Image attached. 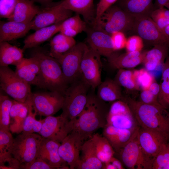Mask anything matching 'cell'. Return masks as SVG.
Here are the masks:
<instances>
[{"label": "cell", "mask_w": 169, "mask_h": 169, "mask_svg": "<svg viewBox=\"0 0 169 169\" xmlns=\"http://www.w3.org/2000/svg\"><path fill=\"white\" fill-rule=\"evenodd\" d=\"M91 89L87 104L76 119L74 130L78 131L85 141L90 138L98 129L107 125V117L110 106L100 99Z\"/></svg>", "instance_id": "6da1fadb"}, {"label": "cell", "mask_w": 169, "mask_h": 169, "mask_svg": "<svg viewBox=\"0 0 169 169\" xmlns=\"http://www.w3.org/2000/svg\"><path fill=\"white\" fill-rule=\"evenodd\" d=\"M140 127L162 133L169 137V112L161 105L142 103L123 96Z\"/></svg>", "instance_id": "7a4b0ae2"}, {"label": "cell", "mask_w": 169, "mask_h": 169, "mask_svg": "<svg viewBox=\"0 0 169 169\" xmlns=\"http://www.w3.org/2000/svg\"><path fill=\"white\" fill-rule=\"evenodd\" d=\"M91 88L80 74L66 90L61 114L70 120H76L86 105Z\"/></svg>", "instance_id": "3957f363"}, {"label": "cell", "mask_w": 169, "mask_h": 169, "mask_svg": "<svg viewBox=\"0 0 169 169\" xmlns=\"http://www.w3.org/2000/svg\"><path fill=\"white\" fill-rule=\"evenodd\" d=\"M33 56L39 62L45 89L58 92L64 96L69 84L65 79L58 61L41 51H36Z\"/></svg>", "instance_id": "277c9868"}, {"label": "cell", "mask_w": 169, "mask_h": 169, "mask_svg": "<svg viewBox=\"0 0 169 169\" xmlns=\"http://www.w3.org/2000/svg\"><path fill=\"white\" fill-rule=\"evenodd\" d=\"M135 18L114 4L106 10L92 26V28L111 34L116 32L131 31Z\"/></svg>", "instance_id": "5b68a950"}, {"label": "cell", "mask_w": 169, "mask_h": 169, "mask_svg": "<svg viewBox=\"0 0 169 169\" xmlns=\"http://www.w3.org/2000/svg\"><path fill=\"white\" fill-rule=\"evenodd\" d=\"M0 85L8 95L18 102H25L31 95L30 85L8 66H0Z\"/></svg>", "instance_id": "8992f818"}, {"label": "cell", "mask_w": 169, "mask_h": 169, "mask_svg": "<svg viewBox=\"0 0 169 169\" xmlns=\"http://www.w3.org/2000/svg\"><path fill=\"white\" fill-rule=\"evenodd\" d=\"M43 137L35 133H21L14 139L13 156L22 166L29 164L38 157Z\"/></svg>", "instance_id": "52a82bcc"}, {"label": "cell", "mask_w": 169, "mask_h": 169, "mask_svg": "<svg viewBox=\"0 0 169 169\" xmlns=\"http://www.w3.org/2000/svg\"><path fill=\"white\" fill-rule=\"evenodd\" d=\"M115 154H118L123 165L128 169H152L154 158L143 151L137 136Z\"/></svg>", "instance_id": "ba28073f"}, {"label": "cell", "mask_w": 169, "mask_h": 169, "mask_svg": "<svg viewBox=\"0 0 169 169\" xmlns=\"http://www.w3.org/2000/svg\"><path fill=\"white\" fill-rule=\"evenodd\" d=\"M131 31L140 36L148 45H163L169 47V37L151 17L136 18Z\"/></svg>", "instance_id": "9c48e42d"}, {"label": "cell", "mask_w": 169, "mask_h": 169, "mask_svg": "<svg viewBox=\"0 0 169 169\" xmlns=\"http://www.w3.org/2000/svg\"><path fill=\"white\" fill-rule=\"evenodd\" d=\"M100 56L86 44L80 64V74L86 82L95 90L102 82Z\"/></svg>", "instance_id": "30bf717a"}, {"label": "cell", "mask_w": 169, "mask_h": 169, "mask_svg": "<svg viewBox=\"0 0 169 169\" xmlns=\"http://www.w3.org/2000/svg\"><path fill=\"white\" fill-rule=\"evenodd\" d=\"M31 101L34 111L41 116L47 117L53 115L62 109L64 96L51 91L32 93Z\"/></svg>", "instance_id": "8fae6325"}, {"label": "cell", "mask_w": 169, "mask_h": 169, "mask_svg": "<svg viewBox=\"0 0 169 169\" xmlns=\"http://www.w3.org/2000/svg\"><path fill=\"white\" fill-rule=\"evenodd\" d=\"M76 120H70L61 114L57 116H47L43 119L39 134L43 138L61 143L74 130Z\"/></svg>", "instance_id": "7c38bea8"}, {"label": "cell", "mask_w": 169, "mask_h": 169, "mask_svg": "<svg viewBox=\"0 0 169 169\" xmlns=\"http://www.w3.org/2000/svg\"><path fill=\"white\" fill-rule=\"evenodd\" d=\"M86 44L77 43L56 59L61 66L66 82L69 85L80 74V64Z\"/></svg>", "instance_id": "4fadbf2b"}, {"label": "cell", "mask_w": 169, "mask_h": 169, "mask_svg": "<svg viewBox=\"0 0 169 169\" xmlns=\"http://www.w3.org/2000/svg\"><path fill=\"white\" fill-rule=\"evenodd\" d=\"M107 123L120 129L136 130L140 127L129 106L121 100L115 101L110 105Z\"/></svg>", "instance_id": "5bb4252c"}, {"label": "cell", "mask_w": 169, "mask_h": 169, "mask_svg": "<svg viewBox=\"0 0 169 169\" xmlns=\"http://www.w3.org/2000/svg\"><path fill=\"white\" fill-rule=\"evenodd\" d=\"M72 11L65 8L62 2L40 9L31 22V29L60 23L71 16Z\"/></svg>", "instance_id": "9a60e30c"}, {"label": "cell", "mask_w": 169, "mask_h": 169, "mask_svg": "<svg viewBox=\"0 0 169 169\" xmlns=\"http://www.w3.org/2000/svg\"><path fill=\"white\" fill-rule=\"evenodd\" d=\"M137 138L143 151L153 158L169 141V137L166 135L158 131L140 127Z\"/></svg>", "instance_id": "2e32d148"}, {"label": "cell", "mask_w": 169, "mask_h": 169, "mask_svg": "<svg viewBox=\"0 0 169 169\" xmlns=\"http://www.w3.org/2000/svg\"><path fill=\"white\" fill-rule=\"evenodd\" d=\"M84 141L80 134L73 130L61 142L59 154L70 169H76L79 163L81 147Z\"/></svg>", "instance_id": "e0dca14e"}, {"label": "cell", "mask_w": 169, "mask_h": 169, "mask_svg": "<svg viewBox=\"0 0 169 169\" xmlns=\"http://www.w3.org/2000/svg\"><path fill=\"white\" fill-rule=\"evenodd\" d=\"M16 67V74L28 84L45 89L40 65L35 56L23 58Z\"/></svg>", "instance_id": "ac0fdd59"}, {"label": "cell", "mask_w": 169, "mask_h": 169, "mask_svg": "<svg viewBox=\"0 0 169 169\" xmlns=\"http://www.w3.org/2000/svg\"><path fill=\"white\" fill-rule=\"evenodd\" d=\"M60 145V142L57 141L43 137L38 157L54 169H70L59 154Z\"/></svg>", "instance_id": "d6986e66"}, {"label": "cell", "mask_w": 169, "mask_h": 169, "mask_svg": "<svg viewBox=\"0 0 169 169\" xmlns=\"http://www.w3.org/2000/svg\"><path fill=\"white\" fill-rule=\"evenodd\" d=\"M88 45L100 54L107 58L115 52L111 35L101 30H88L86 38Z\"/></svg>", "instance_id": "ffe728a7"}, {"label": "cell", "mask_w": 169, "mask_h": 169, "mask_svg": "<svg viewBox=\"0 0 169 169\" xmlns=\"http://www.w3.org/2000/svg\"><path fill=\"white\" fill-rule=\"evenodd\" d=\"M139 128L131 130L120 129L107 125L103 128V136L108 140L116 152L137 136Z\"/></svg>", "instance_id": "44dd1931"}, {"label": "cell", "mask_w": 169, "mask_h": 169, "mask_svg": "<svg viewBox=\"0 0 169 169\" xmlns=\"http://www.w3.org/2000/svg\"><path fill=\"white\" fill-rule=\"evenodd\" d=\"M146 52H126L121 54L115 52L107 59L109 64L114 69L133 68L143 62Z\"/></svg>", "instance_id": "7402d4cb"}, {"label": "cell", "mask_w": 169, "mask_h": 169, "mask_svg": "<svg viewBox=\"0 0 169 169\" xmlns=\"http://www.w3.org/2000/svg\"><path fill=\"white\" fill-rule=\"evenodd\" d=\"M115 4L135 18L150 17L155 10L153 0H118Z\"/></svg>", "instance_id": "603a6c76"}, {"label": "cell", "mask_w": 169, "mask_h": 169, "mask_svg": "<svg viewBox=\"0 0 169 169\" xmlns=\"http://www.w3.org/2000/svg\"><path fill=\"white\" fill-rule=\"evenodd\" d=\"M31 29V22L24 23L14 21H1L0 42L14 40L25 36Z\"/></svg>", "instance_id": "cb8c5ba5"}, {"label": "cell", "mask_w": 169, "mask_h": 169, "mask_svg": "<svg viewBox=\"0 0 169 169\" xmlns=\"http://www.w3.org/2000/svg\"><path fill=\"white\" fill-rule=\"evenodd\" d=\"M61 2L65 8L82 15L86 23L92 26L96 16L94 0H64Z\"/></svg>", "instance_id": "d4e9b609"}, {"label": "cell", "mask_w": 169, "mask_h": 169, "mask_svg": "<svg viewBox=\"0 0 169 169\" xmlns=\"http://www.w3.org/2000/svg\"><path fill=\"white\" fill-rule=\"evenodd\" d=\"M80 160L76 169H102L103 163L97 157L90 138L84 141L81 147Z\"/></svg>", "instance_id": "484cf974"}, {"label": "cell", "mask_w": 169, "mask_h": 169, "mask_svg": "<svg viewBox=\"0 0 169 169\" xmlns=\"http://www.w3.org/2000/svg\"><path fill=\"white\" fill-rule=\"evenodd\" d=\"M30 97L25 102L13 100L10 112L11 121L9 127L10 131L13 133L18 134L23 131V123L28 113Z\"/></svg>", "instance_id": "4316f807"}, {"label": "cell", "mask_w": 169, "mask_h": 169, "mask_svg": "<svg viewBox=\"0 0 169 169\" xmlns=\"http://www.w3.org/2000/svg\"><path fill=\"white\" fill-rule=\"evenodd\" d=\"M40 9L31 0H18L14 11L8 21L24 23L32 21Z\"/></svg>", "instance_id": "83f0119b"}, {"label": "cell", "mask_w": 169, "mask_h": 169, "mask_svg": "<svg viewBox=\"0 0 169 169\" xmlns=\"http://www.w3.org/2000/svg\"><path fill=\"white\" fill-rule=\"evenodd\" d=\"M60 23L40 28L28 36L24 40L23 49L36 47L50 39L59 32Z\"/></svg>", "instance_id": "f1b7e54d"}, {"label": "cell", "mask_w": 169, "mask_h": 169, "mask_svg": "<svg viewBox=\"0 0 169 169\" xmlns=\"http://www.w3.org/2000/svg\"><path fill=\"white\" fill-rule=\"evenodd\" d=\"M97 88V96L106 102L121 100L123 96L121 87L114 79H107Z\"/></svg>", "instance_id": "f546056e"}, {"label": "cell", "mask_w": 169, "mask_h": 169, "mask_svg": "<svg viewBox=\"0 0 169 169\" xmlns=\"http://www.w3.org/2000/svg\"><path fill=\"white\" fill-rule=\"evenodd\" d=\"M147 51L143 62L145 68L152 71L163 64L168 57L169 47L163 45H156Z\"/></svg>", "instance_id": "4dcf8cb0"}, {"label": "cell", "mask_w": 169, "mask_h": 169, "mask_svg": "<svg viewBox=\"0 0 169 169\" xmlns=\"http://www.w3.org/2000/svg\"><path fill=\"white\" fill-rule=\"evenodd\" d=\"M24 50L7 42H0V66H17L22 61Z\"/></svg>", "instance_id": "1f68e13d"}, {"label": "cell", "mask_w": 169, "mask_h": 169, "mask_svg": "<svg viewBox=\"0 0 169 169\" xmlns=\"http://www.w3.org/2000/svg\"><path fill=\"white\" fill-rule=\"evenodd\" d=\"M76 44V41L73 37L68 36L59 33L50 41L49 54L57 59Z\"/></svg>", "instance_id": "d6a6232c"}, {"label": "cell", "mask_w": 169, "mask_h": 169, "mask_svg": "<svg viewBox=\"0 0 169 169\" xmlns=\"http://www.w3.org/2000/svg\"><path fill=\"white\" fill-rule=\"evenodd\" d=\"M90 138L93 142L96 156L103 163L114 156L115 153L114 150L108 140L103 136L96 133Z\"/></svg>", "instance_id": "836d02e7"}, {"label": "cell", "mask_w": 169, "mask_h": 169, "mask_svg": "<svg viewBox=\"0 0 169 169\" xmlns=\"http://www.w3.org/2000/svg\"><path fill=\"white\" fill-rule=\"evenodd\" d=\"M86 23L82 20L80 15L71 16L61 23L59 32L73 37L83 31L87 30Z\"/></svg>", "instance_id": "e575fe53"}, {"label": "cell", "mask_w": 169, "mask_h": 169, "mask_svg": "<svg viewBox=\"0 0 169 169\" xmlns=\"http://www.w3.org/2000/svg\"><path fill=\"white\" fill-rule=\"evenodd\" d=\"M162 66L158 100L162 106L167 109L169 108V57L166 58Z\"/></svg>", "instance_id": "d590c367"}, {"label": "cell", "mask_w": 169, "mask_h": 169, "mask_svg": "<svg viewBox=\"0 0 169 169\" xmlns=\"http://www.w3.org/2000/svg\"><path fill=\"white\" fill-rule=\"evenodd\" d=\"M14 139L9 131L0 130V165L13 157Z\"/></svg>", "instance_id": "8d00e7d4"}, {"label": "cell", "mask_w": 169, "mask_h": 169, "mask_svg": "<svg viewBox=\"0 0 169 169\" xmlns=\"http://www.w3.org/2000/svg\"><path fill=\"white\" fill-rule=\"evenodd\" d=\"M13 102V100L0 93V130L10 131V112Z\"/></svg>", "instance_id": "74e56055"}, {"label": "cell", "mask_w": 169, "mask_h": 169, "mask_svg": "<svg viewBox=\"0 0 169 169\" xmlns=\"http://www.w3.org/2000/svg\"><path fill=\"white\" fill-rule=\"evenodd\" d=\"M33 109L31 101V96L29 99L28 112L24 121L23 131L21 133L29 134L39 133L41 129L43 119L37 120L35 116L37 113L33 112Z\"/></svg>", "instance_id": "f35d334b"}, {"label": "cell", "mask_w": 169, "mask_h": 169, "mask_svg": "<svg viewBox=\"0 0 169 169\" xmlns=\"http://www.w3.org/2000/svg\"><path fill=\"white\" fill-rule=\"evenodd\" d=\"M121 87L130 91L140 90L135 80L133 71L120 69H118L114 79Z\"/></svg>", "instance_id": "ab89813d"}, {"label": "cell", "mask_w": 169, "mask_h": 169, "mask_svg": "<svg viewBox=\"0 0 169 169\" xmlns=\"http://www.w3.org/2000/svg\"><path fill=\"white\" fill-rule=\"evenodd\" d=\"M133 76L136 83L141 90H148L156 80L153 75L145 68L133 70Z\"/></svg>", "instance_id": "60d3db41"}, {"label": "cell", "mask_w": 169, "mask_h": 169, "mask_svg": "<svg viewBox=\"0 0 169 169\" xmlns=\"http://www.w3.org/2000/svg\"><path fill=\"white\" fill-rule=\"evenodd\" d=\"M152 169H169V141L154 158Z\"/></svg>", "instance_id": "b9f144b4"}, {"label": "cell", "mask_w": 169, "mask_h": 169, "mask_svg": "<svg viewBox=\"0 0 169 169\" xmlns=\"http://www.w3.org/2000/svg\"><path fill=\"white\" fill-rule=\"evenodd\" d=\"M150 17L162 30L169 25V10L164 7L155 9Z\"/></svg>", "instance_id": "7bdbcfd3"}, {"label": "cell", "mask_w": 169, "mask_h": 169, "mask_svg": "<svg viewBox=\"0 0 169 169\" xmlns=\"http://www.w3.org/2000/svg\"><path fill=\"white\" fill-rule=\"evenodd\" d=\"M18 0H0V17L9 18L13 14Z\"/></svg>", "instance_id": "ee69618b"}, {"label": "cell", "mask_w": 169, "mask_h": 169, "mask_svg": "<svg viewBox=\"0 0 169 169\" xmlns=\"http://www.w3.org/2000/svg\"><path fill=\"white\" fill-rule=\"evenodd\" d=\"M143 47V41L139 36L135 35L127 38L125 47L126 52L141 51Z\"/></svg>", "instance_id": "f6af8a7d"}, {"label": "cell", "mask_w": 169, "mask_h": 169, "mask_svg": "<svg viewBox=\"0 0 169 169\" xmlns=\"http://www.w3.org/2000/svg\"><path fill=\"white\" fill-rule=\"evenodd\" d=\"M111 36L115 51L125 48L127 38L124 33L115 32L112 33Z\"/></svg>", "instance_id": "bcb514c9"}, {"label": "cell", "mask_w": 169, "mask_h": 169, "mask_svg": "<svg viewBox=\"0 0 169 169\" xmlns=\"http://www.w3.org/2000/svg\"><path fill=\"white\" fill-rule=\"evenodd\" d=\"M21 169H54L52 166L48 164L41 159L38 157L31 163L22 166Z\"/></svg>", "instance_id": "7dc6e473"}, {"label": "cell", "mask_w": 169, "mask_h": 169, "mask_svg": "<svg viewBox=\"0 0 169 169\" xmlns=\"http://www.w3.org/2000/svg\"><path fill=\"white\" fill-rule=\"evenodd\" d=\"M140 101L147 104L161 105L158 98L154 95L149 90H142L140 96Z\"/></svg>", "instance_id": "c3c4849f"}, {"label": "cell", "mask_w": 169, "mask_h": 169, "mask_svg": "<svg viewBox=\"0 0 169 169\" xmlns=\"http://www.w3.org/2000/svg\"><path fill=\"white\" fill-rule=\"evenodd\" d=\"M118 0H100L96 9V16L95 21L106 10L115 3Z\"/></svg>", "instance_id": "681fc988"}, {"label": "cell", "mask_w": 169, "mask_h": 169, "mask_svg": "<svg viewBox=\"0 0 169 169\" xmlns=\"http://www.w3.org/2000/svg\"><path fill=\"white\" fill-rule=\"evenodd\" d=\"M0 169H21V164L18 160L13 157L0 165Z\"/></svg>", "instance_id": "f907efd6"}, {"label": "cell", "mask_w": 169, "mask_h": 169, "mask_svg": "<svg viewBox=\"0 0 169 169\" xmlns=\"http://www.w3.org/2000/svg\"><path fill=\"white\" fill-rule=\"evenodd\" d=\"M149 90L155 97L158 98L160 90V84L155 81L150 86Z\"/></svg>", "instance_id": "816d5d0a"}, {"label": "cell", "mask_w": 169, "mask_h": 169, "mask_svg": "<svg viewBox=\"0 0 169 169\" xmlns=\"http://www.w3.org/2000/svg\"><path fill=\"white\" fill-rule=\"evenodd\" d=\"M108 161L112 164L114 167L115 169H124L125 168L121 161L114 157V156L111 157Z\"/></svg>", "instance_id": "f5cc1de1"}, {"label": "cell", "mask_w": 169, "mask_h": 169, "mask_svg": "<svg viewBox=\"0 0 169 169\" xmlns=\"http://www.w3.org/2000/svg\"><path fill=\"white\" fill-rule=\"evenodd\" d=\"M169 2V0H155V9L164 7L165 5Z\"/></svg>", "instance_id": "db71d44e"}, {"label": "cell", "mask_w": 169, "mask_h": 169, "mask_svg": "<svg viewBox=\"0 0 169 169\" xmlns=\"http://www.w3.org/2000/svg\"><path fill=\"white\" fill-rule=\"evenodd\" d=\"M164 33L169 37V25L166 27L162 29Z\"/></svg>", "instance_id": "11a10c76"}, {"label": "cell", "mask_w": 169, "mask_h": 169, "mask_svg": "<svg viewBox=\"0 0 169 169\" xmlns=\"http://www.w3.org/2000/svg\"><path fill=\"white\" fill-rule=\"evenodd\" d=\"M53 0H32L33 1H35L41 3H47L50 2Z\"/></svg>", "instance_id": "9f6ffc18"}, {"label": "cell", "mask_w": 169, "mask_h": 169, "mask_svg": "<svg viewBox=\"0 0 169 169\" xmlns=\"http://www.w3.org/2000/svg\"><path fill=\"white\" fill-rule=\"evenodd\" d=\"M164 7H166L167 9L169 10V2L166 4L165 5Z\"/></svg>", "instance_id": "6f0895ef"}]
</instances>
